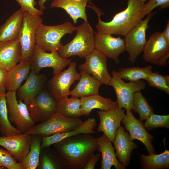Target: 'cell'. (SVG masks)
<instances>
[{
  "label": "cell",
  "instance_id": "obj_1",
  "mask_svg": "<svg viewBox=\"0 0 169 169\" xmlns=\"http://www.w3.org/2000/svg\"><path fill=\"white\" fill-rule=\"evenodd\" d=\"M53 145L66 160L69 169H83L98 147L97 139L86 133L65 138Z\"/></svg>",
  "mask_w": 169,
  "mask_h": 169
},
{
  "label": "cell",
  "instance_id": "obj_2",
  "mask_svg": "<svg viewBox=\"0 0 169 169\" xmlns=\"http://www.w3.org/2000/svg\"><path fill=\"white\" fill-rule=\"evenodd\" d=\"M145 4L141 0H128L127 6L124 10L116 13L111 20L105 22L100 18L104 15L103 11L94 4L90 7L98 16L96 26L97 33L125 36L143 19L141 9Z\"/></svg>",
  "mask_w": 169,
  "mask_h": 169
},
{
  "label": "cell",
  "instance_id": "obj_3",
  "mask_svg": "<svg viewBox=\"0 0 169 169\" xmlns=\"http://www.w3.org/2000/svg\"><path fill=\"white\" fill-rule=\"evenodd\" d=\"M76 34L73 39L57 50L64 59L73 56L85 58L95 49V32L88 23L85 22L77 27Z\"/></svg>",
  "mask_w": 169,
  "mask_h": 169
},
{
  "label": "cell",
  "instance_id": "obj_4",
  "mask_svg": "<svg viewBox=\"0 0 169 169\" xmlns=\"http://www.w3.org/2000/svg\"><path fill=\"white\" fill-rule=\"evenodd\" d=\"M77 29L69 21L57 25L47 26L42 23L36 33V44L46 52L57 51L63 44L61 39L67 34H72Z\"/></svg>",
  "mask_w": 169,
  "mask_h": 169
},
{
  "label": "cell",
  "instance_id": "obj_5",
  "mask_svg": "<svg viewBox=\"0 0 169 169\" xmlns=\"http://www.w3.org/2000/svg\"><path fill=\"white\" fill-rule=\"evenodd\" d=\"M83 121L79 118L66 117L57 112L47 120L34 125L26 133L46 137L73 130Z\"/></svg>",
  "mask_w": 169,
  "mask_h": 169
},
{
  "label": "cell",
  "instance_id": "obj_6",
  "mask_svg": "<svg viewBox=\"0 0 169 169\" xmlns=\"http://www.w3.org/2000/svg\"><path fill=\"white\" fill-rule=\"evenodd\" d=\"M41 16L32 15L24 12L23 21L18 35L21 46V61H30L36 45V37L38 28L42 23Z\"/></svg>",
  "mask_w": 169,
  "mask_h": 169
},
{
  "label": "cell",
  "instance_id": "obj_7",
  "mask_svg": "<svg viewBox=\"0 0 169 169\" xmlns=\"http://www.w3.org/2000/svg\"><path fill=\"white\" fill-rule=\"evenodd\" d=\"M6 98L9 121L22 133H26L35 124L30 116L27 106L22 100H17L16 91H8Z\"/></svg>",
  "mask_w": 169,
  "mask_h": 169
},
{
  "label": "cell",
  "instance_id": "obj_8",
  "mask_svg": "<svg viewBox=\"0 0 169 169\" xmlns=\"http://www.w3.org/2000/svg\"><path fill=\"white\" fill-rule=\"evenodd\" d=\"M157 12H151L148 14L145 19H142L124 36L125 50L129 54L128 60L132 64L135 63L143 50L147 41L146 31L149 27L148 23Z\"/></svg>",
  "mask_w": 169,
  "mask_h": 169
},
{
  "label": "cell",
  "instance_id": "obj_9",
  "mask_svg": "<svg viewBox=\"0 0 169 169\" xmlns=\"http://www.w3.org/2000/svg\"><path fill=\"white\" fill-rule=\"evenodd\" d=\"M111 73L112 77L109 85L112 87L115 91L118 105L120 108H124L126 110H132L134 93L144 90L146 83L142 80L126 83L115 70H113Z\"/></svg>",
  "mask_w": 169,
  "mask_h": 169
},
{
  "label": "cell",
  "instance_id": "obj_10",
  "mask_svg": "<svg viewBox=\"0 0 169 169\" xmlns=\"http://www.w3.org/2000/svg\"><path fill=\"white\" fill-rule=\"evenodd\" d=\"M142 52L145 62L159 66H166L169 58V43L162 32H156L150 36Z\"/></svg>",
  "mask_w": 169,
  "mask_h": 169
},
{
  "label": "cell",
  "instance_id": "obj_11",
  "mask_svg": "<svg viewBox=\"0 0 169 169\" xmlns=\"http://www.w3.org/2000/svg\"><path fill=\"white\" fill-rule=\"evenodd\" d=\"M71 59L61 57L57 51L47 53L36 44L30 60V70L39 74L42 69L51 67L53 69V74L54 75L69 65Z\"/></svg>",
  "mask_w": 169,
  "mask_h": 169
},
{
  "label": "cell",
  "instance_id": "obj_12",
  "mask_svg": "<svg viewBox=\"0 0 169 169\" xmlns=\"http://www.w3.org/2000/svg\"><path fill=\"white\" fill-rule=\"evenodd\" d=\"M69 65L67 69L54 75L47 83V89L57 101L70 95V86L80 78L76 70V63L71 62Z\"/></svg>",
  "mask_w": 169,
  "mask_h": 169
},
{
  "label": "cell",
  "instance_id": "obj_13",
  "mask_svg": "<svg viewBox=\"0 0 169 169\" xmlns=\"http://www.w3.org/2000/svg\"><path fill=\"white\" fill-rule=\"evenodd\" d=\"M45 87L27 105L30 116L35 123L47 120L57 112V101Z\"/></svg>",
  "mask_w": 169,
  "mask_h": 169
},
{
  "label": "cell",
  "instance_id": "obj_14",
  "mask_svg": "<svg viewBox=\"0 0 169 169\" xmlns=\"http://www.w3.org/2000/svg\"><path fill=\"white\" fill-rule=\"evenodd\" d=\"M85 62L79 65V69L89 74L102 84L109 85L111 76L107 67V58L97 49L85 58Z\"/></svg>",
  "mask_w": 169,
  "mask_h": 169
},
{
  "label": "cell",
  "instance_id": "obj_15",
  "mask_svg": "<svg viewBox=\"0 0 169 169\" xmlns=\"http://www.w3.org/2000/svg\"><path fill=\"white\" fill-rule=\"evenodd\" d=\"M121 122L126 130L128 131L131 139L140 141L145 146L148 155L155 154L152 144L154 137L147 131L143 120L134 116L131 110H126V113Z\"/></svg>",
  "mask_w": 169,
  "mask_h": 169
},
{
  "label": "cell",
  "instance_id": "obj_16",
  "mask_svg": "<svg viewBox=\"0 0 169 169\" xmlns=\"http://www.w3.org/2000/svg\"><path fill=\"white\" fill-rule=\"evenodd\" d=\"M95 49L107 58L113 59L117 64L120 62L119 56L125 50L124 39L120 36L115 38L109 34L95 32Z\"/></svg>",
  "mask_w": 169,
  "mask_h": 169
},
{
  "label": "cell",
  "instance_id": "obj_17",
  "mask_svg": "<svg viewBox=\"0 0 169 169\" xmlns=\"http://www.w3.org/2000/svg\"><path fill=\"white\" fill-rule=\"evenodd\" d=\"M125 111L118 105L107 111H98L100 122L97 128V132H102L113 143L116 132L125 115Z\"/></svg>",
  "mask_w": 169,
  "mask_h": 169
},
{
  "label": "cell",
  "instance_id": "obj_18",
  "mask_svg": "<svg viewBox=\"0 0 169 169\" xmlns=\"http://www.w3.org/2000/svg\"><path fill=\"white\" fill-rule=\"evenodd\" d=\"M32 135L26 133L0 136V146L4 148L18 162H21L29 151Z\"/></svg>",
  "mask_w": 169,
  "mask_h": 169
},
{
  "label": "cell",
  "instance_id": "obj_19",
  "mask_svg": "<svg viewBox=\"0 0 169 169\" xmlns=\"http://www.w3.org/2000/svg\"><path fill=\"white\" fill-rule=\"evenodd\" d=\"M47 80L45 74H36L31 71L24 84L17 90L16 94L27 106L45 87Z\"/></svg>",
  "mask_w": 169,
  "mask_h": 169
},
{
  "label": "cell",
  "instance_id": "obj_20",
  "mask_svg": "<svg viewBox=\"0 0 169 169\" xmlns=\"http://www.w3.org/2000/svg\"><path fill=\"white\" fill-rule=\"evenodd\" d=\"M113 143L116 157L123 165L127 166L133 150L138 146L131 139L129 133L125 131V127L120 126L116 132Z\"/></svg>",
  "mask_w": 169,
  "mask_h": 169
},
{
  "label": "cell",
  "instance_id": "obj_21",
  "mask_svg": "<svg viewBox=\"0 0 169 169\" xmlns=\"http://www.w3.org/2000/svg\"><path fill=\"white\" fill-rule=\"evenodd\" d=\"M21 57V48L18 38L0 41V67L8 70L19 63Z\"/></svg>",
  "mask_w": 169,
  "mask_h": 169
},
{
  "label": "cell",
  "instance_id": "obj_22",
  "mask_svg": "<svg viewBox=\"0 0 169 169\" xmlns=\"http://www.w3.org/2000/svg\"><path fill=\"white\" fill-rule=\"evenodd\" d=\"M91 0H53L50 8H60L64 9L73 20L75 25L79 18L88 22L86 13L87 4Z\"/></svg>",
  "mask_w": 169,
  "mask_h": 169
},
{
  "label": "cell",
  "instance_id": "obj_23",
  "mask_svg": "<svg viewBox=\"0 0 169 169\" xmlns=\"http://www.w3.org/2000/svg\"><path fill=\"white\" fill-rule=\"evenodd\" d=\"M96 126V121L94 118H88L86 120L75 129L63 133H57L46 137H41V147H49L65 138L77 135L95 133L94 129Z\"/></svg>",
  "mask_w": 169,
  "mask_h": 169
},
{
  "label": "cell",
  "instance_id": "obj_24",
  "mask_svg": "<svg viewBox=\"0 0 169 169\" xmlns=\"http://www.w3.org/2000/svg\"><path fill=\"white\" fill-rule=\"evenodd\" d=\"M97 139V150L102 154L100 169H110L114 166L116 169H125L115 156V149L111 142L104 134Z\"/></svg>",
  "mask_w": 169,
  "mask_h": 169
},
{
  "label": "cell",
  "instance_id": "obj_25",
  "mask_svg": "<svg viewBox=\"0 0 169 169\" xmlns=\"http://www.w3.org/2000/svg\"><path fill=\"white\" fill-rule=\"evenodd\" d=\"M30 68V61H21L8 70L6 80V90L16 91L28 77Z\"/></svg>",
  "mask_w": 169,
  "mask_h": 169
},
{
  "label": "cell",
  "instance_id": "obj_26",
  "mask_svg": "<svg viewBox=\"0 0 169 169\" xmlns=\"http://www.w3.org/2000/svg\"><path fill=\"white\" fill-rule=\"evenodd\" d=\"M24 13V11L20 8L0 27V41H10L18 38Z\"/></svg>",
  "mask_w": 169,
  "mask_h": 169
},
{
  "label": "cell",
  "instance_id": "obj_27",
  "mask_svg": "<svg viewBox=\"0 0 169 169\" xmlns=\"http://www.w3.org/2000/svg\"><path fill=\"white\" fill-rule=\"evenodd\" d=\"M80 108L83 115L87 116L94 109L101 111H107L118 106L116 101H112L110 98H106L95 94L80 98Z\"/></svg>",
  "mask_w": 169,
  "mask_h": 169
},
{
  "label": "cell",
  "instance_id": "obj_28",
  "mask_svg": "<svg viewBox=\"0 0 169 169\" xmlns=\"http://www.w3.org/2000/svg\"><path fill=\"white\" fill-rule=\"evenodd\" d=\"M39 169H69L68 164L63 156L54 148L49 147L41 149Z\"/></svg>",
  "mask_w": 169,
  "mask_h": 169
},
{
  "label": "cell",
  "instance_id": "obj_29",
  "mask_svg": "<svg viewBox=\"0 0 169 169\" xmlns=\"http://www.w3.org/2000/svg\"><path fill=\"white\" fill-rule=\"evenodd\" d=\"M80 78L74 88L70 91L71 96L81 98L91 95L98 94L99 89L102 85L87 73L80 70Z\"/></svg>",
  "mask_w": 169,
  "mask_h": 169
},
{
  "label": "cell",
  "instance_id": "obj_30",
  "mask_svg": "<svg viewBox=\"0 0 169 169\" xmlns=\"http://www.w3.org/2000/svg\"><path fill=\"white\" fill-rule=\"evenodd\" d=\"M140 156V164L142 169H163L169 168V151L166 149L161 153L151 154L148 155L138 154Z\"/></svg>",
  "mask_w": 169,
  "mask_h": 169
},
{
  "label": "cell",
  "instance_id": "obj_31",
  "mask_svg": "<svg viewBox=\"0 0 169 169\" xmlns=\"http://www.w3.org/2000/svg\"><path fill=\"white\" fill-rule=\"evenodd\" d=\"M81 99L72 96H65L57 101V112L68 118H79L83 115L81 111Z\"/></svg>",
  "mask_w": 169,
  "mask_h": 169
},
{
  "label": "cell",
  "instance_id": "obj_32",
  "mask_svg": "<svg viewBox=\"0 0 169 169\" xmlns=\"http://www.w3.org/2000/svg\"><path fill=\"white\" fill-rule=\"evenodd\" d=\"M41 137L37 135H32L30 150L21 161L23 169H35L38 167L41 149Z\"/></svg>",
  "mask_w": 169,
  "mask_h": 169
},
{
  "label": "cell",
  "instance_id": "obj_33",
  "mask_svg": "<svg viewBox=\"0 0 169 169\" xmlns=\"http://www.w3.org/2000/svg\"><path fill=\"white\" fill-rule=\"evenodd\" d=\"M0 132L3 136L15 135L22 133L13 126L9 120L6 94H0Z\"/></svg>",
  "mask_w": 169,
  "mask_h": 169
},
{
  "label": "cell",
  "instance_id": "obj_34",
  "mask_svg": "<svg viewBox=\"0 0 169 169\" xmlns=\"http://www.w3.org/2000/svg\"><path fill=\"white\" fill-rule=\"evenodd\" d=\"M151 65L146 67H131L127 68H120L117 72L118 75L122 79L136 81L145 79L152 72Z\"/></svg>",
  "mask_w": 169,
  "mask_h": 169
},
{
  "label": "cell",
  "instance_id": "obj_35",
  "mask_svg": "<svg viewBox=\"0 0 169 169\" xmlns=\"http://www.w3.org/2000/svg\"><path fill=\"white\" fill-rule=\"evenodd\" d=\"M132 110L138 114L139 119L142 120H146L154 114L153 107L149 105L147 99L142 95L141 91L134 94Z\"/></svg>",
  "mask_w": 169,
  "mask_h": 169
},
{
  "label": "cell",
  "instance_id": "obj_36",
  "mask_svg": "<svg viewBox=\"0 0 169 169\" xmlns=\"http://www.w3.org/2000/svg\"><path fill=\"white\" fill-rule=\"evenodd\" d=\"M149 86L156 87L169 95V76L158 72L152 73L145 79Z\"/></svg>",
  "mask_w": 169,
  "mask_h": 169
},
{
  "label": "cell",
  "instance_id": "obj_37",
  "mask_svg": "<svg viewBox=\"0 0 169 169\" xmlns=\"http://www.w3.org/2000/svg\"><path fill=\"white\" fill-rule=\"evenodd\" d=\"M144 123L148 131L158 128H169V115H161L154 114L146 119Z\"/></svg>",
  "mask_w": 169,
  "mask_h": 169
},
{
  "label": "cell",
  "instance_id": "obj_38",
  "mask_svg": "<svg viewBox=\"0 0 169 169\" xmlns=\"http://www.w3.org/2000/svg\"><path fill=\"white\" fill-rule=\"evenodd\" d=\"M158 6L160 8L166 9L169 7V0H149L144 4L141 9L142 18L147 15L155 8Z\"/></svg>",
  "mask_w": 169,
  "mask_h": 169
},
{
  "label": "cell",
  "instance_id": "obj_39",
  "mask_svg": "<svg viewBox=\"0 0 169 169\" xmlns=\"http://www.w3.org/2000/svg\"><path fill=\"white\" fill-rule=\"evenodd\" d=\"M17 162L7 150L0 148V169H14Z\"/></svg>",
  "mask_w": 169,
  "mask_h": 169
},
{
  "label": "cell",
  "instance_id": "obj_40",
  "mask_svg": "<svg viewBox=\"0 0 169 169\" xmlns=\"http://www.w3.org/2000/svg\"><path fill=\"white\" fill-rule=\"evenodd\" d=\"M20 6L21 8L24 12L32 15L41 16L44 13L43 11L35 7L37 4L35 0H14Z\"/></svg>",
  "mask_w": 169,
  "mask_h": 169
},
{
  "label": "cell",
  "instance_id": "obj_41",
  "mask_svg": "<svg viewBox=\"0 0 169 169\" xmlns=\"http://www.w3.org/2000/svg\"><path fill=\"white\" fill-rule=\"evenodd\" d=\"M8 70L0 67V94H6V80Z\"/></svg>",
  "mask_w": 169,
  "mask_h": 169
},
{
  "label": "cell",
  "instance_id": "obj_42",
  "mask_svg": "<svg viewBox=\"0 0 169 169\" xmlns=\"http://www.w3.org/2000/svg\"><path fill=\"white\" fill-rule=\"evenodd\" d=\"M101 155V154L99 153L95 154L94 153H93L85 164L83 169H94L96 164L99 159Z\"/></svg>",
  "mask_w": 169,
  "mask_h": 169
},
{
  "label": "cell",
  "instance_id": "obj_43",
  "mask_svg": "<svg viewBox=\"0 0 169 169\" xmlns=\"http://www.w3.org/2000/svg\"><path fill=\"white\" fill-rule=\"evenodd\" d=\"M166 41L169 43V21L167 22L166 27L165 30L162 32Z\"/></svg>",
  "mask_w": 169,
  "mask_h": 169
},
{
  "label": "cell",
  "instance_id": "obj_44",
  "mask_svg": "<svg viewBox=\"0 0 169 169\" xmlns=\"http://www.w3.org/2000/svg\"><path fill=\"white\" fill-rule=\"evenodd\" d=\"M47 0H39L38 2V5L39 7V9L43 11L45 8L44 4Z\"/></svg>",
  "mask_w": 169,
  "mask_h": 169
},
{
  "label": "cell",
  "instance_id": "obj_45",
  "mask_svg": "<svg viewBox=\"0 0 169 169\" xmlns=\"http://www.w3.org/2000/svg\"><path fill=\"white\" fill-rule=\"evenodd\" d=\"M147 0H141V1L143 3H145L146 1Z\"/></svg>",
  "mask_w": 169,
  "mask_h": 169
}]
</instances>
